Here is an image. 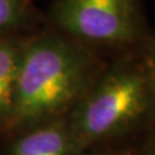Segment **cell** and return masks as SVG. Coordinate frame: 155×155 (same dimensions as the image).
Segmentation results:
<instances>
[{
  "instance_id": "3",
  "label": "cell",
  "mask_w": 155,
  "mask_h": 155,
  "mask_svg": "<svg viewBox=\"0 0 155 155\" xmlns=\"http://www.w3.org/2000/svg\"><path fill=\"white\" fill-rule=\"evenodd\" d=\"M48 27L109 56L141 48L155 35L143 0H55Z\"/></svg>"
},
{
  "instance_id": "7",
  "label": "cell",
  "mask_w": 155,
  "mask_h": 155,
  "mask_svg": "<svg viewBox=\"0 0 155 155\" xmlns=\"http://www.w3.org/2000/svg\"><path fill=\"white\" fill-rule=\"evenodd\" d=\"M144 54L150 72L155 82V35L144 46Z\"/></svg>"
},
{
  "instance_id": "8",
  "label": "cell",
  "mask_w": 155,
  "mask_h": 155,
  "mask_svg": "<svg viewBox=\"0 0 155 155\" xmlns=\"http://www.w3.org/2000/svg\"><path fill=\"white\" fill-rule=\"evenodd\" d=\"M150 137L148 139V144L145 150V155H155V124L150 130Z\"/></svg>"
},
{
  "instance_id": "2",
  "label": "cell",
  "mask_w": 155,
  "mask_h": 155,
  "mask_svg": "<svg viewBox=\"0 0 155 155\" xmlns=\"http://www.w3.org/2000/svg\"><path fill=\"white\" fill-rule=\"evenodd\" d=\"M67 120L83 153L93 145L150 131L155 124V82L144 47L109 56Z\"/></svg>"
},
{
  "instance_id": "1",
  "label": "cell",
  "mask_w": 155,
  "mask_h": 155,
  "mask_svg": "<svg viewBox=\"0 0 155 155\" xmlns=\"http://www.w3.org/2000/svg\"><path fill=\"white\" fill-rule=\"evenodd\" d=\"M109 56L54 29L25 38L8 129L66 118L104 70Z\"/></svg>"
},
{
  "instance_id": "6",
  "label": "cell",
  "mask_w": 155,
  "mask_h": 155,
  "mask_svg": "<svg viewBox=\"0 0 155 155\" xmlns=\"http://www.w3.org/2000/svg\"><path fill=\"white\" fill-rule=\"evenodd\" d=\"M27 21L25 0H0V37L16 36Z\"/></svg>"
},
{
  "instance_id": "4",
  "label": "cell",
  "mask_w": 155,
  "mask_h": 155,
  "mask_svg": "<svg viewBox=\"0 0 155 155\" xmlns=\"http://www.w3.org/2000/svg\"><path fill=\"white\" fill-rule=\"evenodd\" d=\"M21 130L6 155H83L67 117Z\"/></svg>"
},
{
  "instance_id": "9",
  "label": "cell",
  "mask_w": 155,
  "mask_h": 155,
  "mask_svg": "<svg viewBox=\"0 0 155 155\" xmlns=\"http://www.w3.org/2000/svg\"><path fill=\"white\" fill-rule=\"evenodd\" d=\"M104 155H118V154H104Z\"/></svg>"
},
{
  "instance_id": "5",
  "label": "cell",
  "mask_w": 155,
  "mask_h": 155,
  "mask_svg": "<svg viewBox=\"0 0 155 155\" xmlns=\"http://www.w3.org/2000/svg\"><path fill=\"white\" fill-rule=\"evenodd\" d=\"M24 41L17 35L0 37V129H8L12 123Z\"/></svg>"
}]
</instances>
